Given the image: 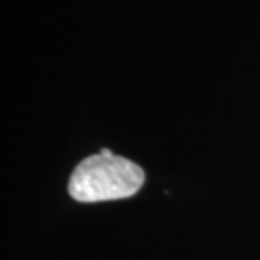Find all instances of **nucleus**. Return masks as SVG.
Instances as JSON below:
<instances>
[{
    "instance_id": "nucleus-1",
    "label": "nucleus",
    "mask_w": 260,
    "mask_h": 260,
    "mask_svg": "<svg viewBox=\"0 0 260 260\" xmlns=\"http://www.w3.org/2000/svg\"><path fill=\"white\" fill-rule=\"evenodd\" d=\"M145 173L127 157L102 149L73 171L68 193L80 203L113 201L134 196L144 186Z\"/></svg>"
}]
</instances>
